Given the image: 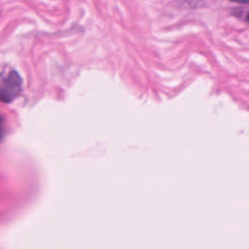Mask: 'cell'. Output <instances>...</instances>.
Here are the masks:
<instances>
[{
    "label": "cell",
    "instance_id": "cell-2",
    "mask_svg": "<svg viewBox=\"0 0 249 249\" xmlns=\"http://www.w3.org/2000/svg\"><path fill=\"white\" fill-rule=\"evenodd\" d=\"M235 3H239V4H249V0H230Z\"/></svg>",
    "mask_w": 249,
    "mask_h": 249
},
{
    "label": "cell",
    "instance_id": "cell-3",
    "mask_svg": "<svg viewBox=\"0 0 249 249\" xmlns=\"http://www.w3.org/2000/svg\"><path fill=\"white\" fill-rule=\"evenodd\" d=\"M246 20L249 22V14L246 16Z\"/></svg>",
    "mask_w": 249,
    "mask_h": 249
},
{
    "label": "cell",
    "instance_id": "cell-1",
    "mask_svg": "<svg viewBox=\"0 0 249 249\" xmlns=\"http://www.w3.org/2000/svg\"><path fill=\"white\" fill-rule=\"evenodd\" d=\"M21 79L16 71H11L0 85V99L3 101H11L20 91Z\"/></svg>",
    "mask_w": 249,
    "mask_h": 249
}]
</instances>
